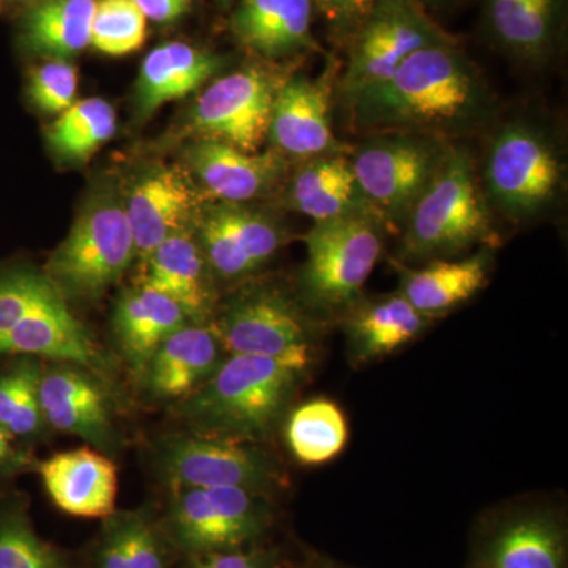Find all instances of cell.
<instances>
[{
  "label": "cell",
  "mask_w": 568,
  "mask_h": 568,
  "mask_svg": "<svg viewBox=\"0 0 568 568\" xmlns=\"http://www.w3.org/2000/svg\"><path fill=\"white\" fill-rule=\"evenodd\" d=\"M52 503L71 517L108 518L115 511L118 467L91 447L55 454L40 465Z\"/></svg>",
  "instance_id": "18"
},
{
  "label": "cell",
  "mask_w": 568,
  "mask_h": 568,
  "mask_svg": "<svg viewBox=\"0 0 568 568\" xmlns=\"http://www.w3.org/2000/svg\"><path fill=\"white\" fill-rule=\"evenodd\" d=\"M347 437L345 414L327 398L302 403L287 418V446L302 465L320 466L332 462L345 450Z\"/></svg>",
  "instance_id": "31"
},
{
  "label": "cell",
  "mask_w": 568,
  "mask_h": 568,
  "mask_svg": "<svg viewBox=\"0 0 568 568\" xmlns=\"http://www.w3.org/2000/svg\"><path fill=\"white\" fill-rule=\"evenodd\" d=\"M138 9L153 22H173L190 9V0H134Z\"/></svg>",
  "instance_id": "40"
},
{
  "label": "cell",
  "mask_w": 568,
  "mask_h": 568,
  "mask_svg": "<svg viewBox=\"0 0 568 568\" xmlns=\"http://www.w3.org/2000/svg\"><path fill=\"white\" fill-rule=\"evenodd\" d=\"M310 347L283 355H231L182 405L200 435L260 439L282 417L310 366Z\"/></svg>",
  "instance_id": "2"
},
{
  "label": "cell",
  "mask_w": 568,
  "mask_h": 568,
  "mask_svg": "<svg viewBox=\"0 0 568 568\" xmlns=\"http://www.w3.org/2000/svg\"><path fill=\"white\" fill-rule=\"evenodd\" d=\"M345 315L347 338L357 362L395 353L432 323L399 293L361 298Z\"/></svg>",
  "instance_id": "27"
},
{
  "label": "cell",
  "mask_w": 568,
  "mask_h": 568,
  "mask_svg": "<svg viewBox=\"0 0 568 568\" xmlns=\"http://www.w3.org/2000/svg\"><path fill=\"white\" fill-rule=\"evenodd\" d=\"M40 405L52 428L97 447L112 443V425L100 387L80 369L55 366L41 375Z\"/></svg>",
  "instance_id": "22"
},
{
  "label": "cell",
  "mask_w": 568,
  "mask_h": 568,
  "mask_svg": "<svg viewBox=\"0 0 568 568\" xmlns=\"http://www.w3.org/2000/svg\"><path fill=\"white\" fill-rule=\"evenodd\" d=\"M0 354L48 357L92 365L97 349L65 295L47 275L11 271L0 275Z\"/></svg>",
  "instance_id": "5"
},
{
  "label": "cell",
  "mask_w": 568,
  "mask_h": 568,
  "mask_svg": "<svg viewBox=\"0 0 568 568\" xmlns=\"http://www.w3.org/2000/svg\"><path fill=\"white\" fill-rule=\"evenodd\" d=\"M493 250L481 246L476 254L463 260H435L424 267L402 268L398 293L429 320L444 315L484 290L493 264Z\"/></svg>",
  "instance_id": "23"
},
{
  "label": "cell",
  "mask_w": 568,
  "mask_h": 568,
  "mask_svg": "<svg viewBox=\"0 0 568 568\" xmlns=\"http://www.w3.org/2000/svg\"><path fill=\"white\" fill-rule=\"evenodd\" d=\"M186 320L189 316L173 298L141 286L123 295L119 302L114 331L126 361L133 368L145 372L156 347L183 327Z\"/></svg>",
  "instance_id": "28"
},
{
  "label": "cell",
  "mask_w": 568,
  "mask_h": 568,
  "mask_svg": "<svg viewBox=\"0 0 568 568\" xmlns=\"http://www.w3.org/2000/svg\"><path fill=\"white\" fill-rule=\"evenodd\" d=\"M3 2H18V0H3Z\"/></svg>",
  "instance_id": "44"
},
{
  "label": "cell",
  "mask_w": 568,
  "mask_h": 568,
  "mask_svg": "<svg viewBox=\"0 0 568 568\" xmlns=\"http://www.w3.org/2000/svg\"><path fill=\"white\" fill-rule=\"evenodd\" d=\"M455 40L418 0H381L347 43L342 100L387 81L417 51Z\"/></svg>",
  "instance_id": "8"
},
{
  "label": "cell",
  "mask_w": 568,
  "mask_h": 568,
  "mask_svg": "<svg viewBox=\"0 0 568 568\" xmlns=\"http://www.w3.org/2000/svg\"><path fill=\"white\" fill-rule=\"evenodd\" d=\"M189 162L213 200L246 204L274 192L287 173V159L274 151L248 153L219 141L200 140Z\"/></svg>",
  "instance_id": "16"
},
{
  "label": "cell",
  "mask_w": 568,
  "mask_h": 568,
  "mask_svg": "<svg viewBox=\"0 0 568 568\" xmlns=\"http://www.w3.org/2000/svg\"><path fill=\"white\" fill-rule=\"evenodd\" d=\"M148 32V18L134 0H97L91 44L108 55H126L140 50Z\"/></svg>",
  "instance_id": "35"
},
{
  "label": "cell",
  "mask_w": 568,
  "mask_h": 568,
  "mask_svg": "<svg viewBox=\"0 0 568 568\" xmlns=\"http://www.w3.org/2000/svg\"><path fill=\"white\" fill-rule=\"evenodd\" d=\"M223 67V59L183 41L160 44L142 61L136 82L138 112L153 114L163 104L197 91Z\"/></svg>",
  "instance_id": "25"
},
{
  "label": "cell",
  "mask_w": 568,
  "mask_h": 568,
  "mask_svg": "<svg viewBox=\"0 0 568 568\" xmlns=\"http://www.w3.org/2000/svg\"><path fill=\"white\" fill-rule=\"evenodd\" d=\"M145 264L142 286L173 298L189 317L201 320L212 308V287L205 257L189 231L171 235L156 246Z\"/></svg>",
  "instance_id": "26"
},
{
  "label": "cell",
  "mask_w": 568,
  "mask_h": 568,
  "mask_svg": "<svg viewBox=\"0 0 568 568\" xmlns=\"http://www.w3.org/2000/svg\"><path fill=\"white\" fill-rule=\"evenodd\" d=\"M399 257L407 263L454 260L469 250L499 245L473 153L448 144L435 178L399 231Z\"/></svg>",
  "instance_id": "3"
},
{
  "label": "cell",
  "mask_w": 568,
  "mask_h": 568,
  "mask_svg": "<svg viewBox=\"0 0 568 568\" xmlns=\"http://www.w3.org/2000/svg\"><path fill=\"white\" fill-rule=\"evenodd\" d=\"M0 568H67L51 545L41 540L20 507L0 510Z\"/></svg>",
  "instance_id": "36"
},
{
  "label": "cell",
  "mask_w": 568,
  "mask_h": 568,
  "mask_svg": "<svg viewBox=\"0 0 568 568\" xmlns=\"http://www.w3.org/2000/svg\"><path fill=\"white\" fill-rule=\"evenodd\" d=\"M223 346L215 331L185 324L156 347L145 373L160 398L189 396L222 364Z\"/></svg>",
  "instance_id": "24"
},
{
  "label": "cell",
  "mask_w": 568,
  "mask_h": 568,
  "mask_svg": "<svg viewBox=\"0 0 568 568\" xmlns=\"http://www.w3.org/2000/svg\"><path fill=\"white\" fill-rule=\"evenodd\" d=\"M381 0H316V11L324 18L332 39L339 44L349 43Z\"/></svg>",
  "instance_id": "38"
},
{
  "label": "cell",
  "mask_w": 568,
  "mask_h": 568,
  "mask_svg": "<svg viewBox=\"0 0 568 568\" xmlns=\"http://www.w3.org/2000/svg\"><path fill=\"white\" fill-rule=\"evenodd\" d=\"M422 6L428 9H448V7L455 6V3L462 2V0H418Z\"/></svg>",
  "instance_id": "42"
},
{
  "label": "cell",
  "mask_w": 568,
  "mask_h": 568,
  "mask_svg": "<svg viewBox=\"0 0 568 568\" xmlns=\"http://www.w3.org/2000/svg\"><path fill=\"white\" fill-rule=\"evenodd\" d=\"M315 0H239L231 31L245 50L264 61L320 51L313 36Z\"/></svg>",
  "instance_id": "17"
},
{
  "label": "cell",
  "mask_w": 568,
  "mask_h": 568,
  "mask_svg": "<svg viewBox=\"0 0 568 568\" xmlns=\"http://www.w3.org/2000/svg\"><path fill=\"white\" fill-rule=\"evenodd\" d=\"M159 467L179 491L186 488H245L261 493L276 480L263 452L234 439L207 435L173 437L163 444Z\"/></svg>",
  "instance_id": "13"
},
{
  "label": "cell",
  "mask_w": 568,
  "mask_h": 568,
  "mask_svg": "<svg viewBox=\"0 0 568 568\" xmlns=\"http://www.w3.org/2000/svg\"><path fill=\"white\" fill-rule=\"evenodd\" d=\"M78 70L63 59L36 67L29 74L28 95L37 110L59 114L69 110L77 99Z\"/></svg>",
  "instance_id": "37"
},
{
  "label": "cell",
  "mask_w": 568,
  "mask_h": 568,
  "mask_svg": "<svg viewBox=\"0 0 568 568\" xmlns=\"http://www.w3.org/2000/svg\"><path fill=\"white\" fill-rule=\"evenodd\" d=\"M478 178L491 211L528 222L559 200L566 170L558 148L544 130L514 121L500 126L489 141Z\"/></svg>",
  "instance_id": "6"
},
{
  "label": "cell",
  "mask_w": 568,
  "mask_h": 568,
  "mask_svg": "<svg viewBox=\"0 0 568 568\" xmlns=\"http://www.w3.org/2000/svg\"><path fill=\"white\" fill-rule=\"evenodd\" d=\"M197 233L205 263L224 280L253 274L275 256L286 239L274 216L222 201L205 207Z\"/></svg>",
  "instance_id": "15"
},
{
  "label": "cell",
  "mask_w": 568,
  "mask_h": 568,
  "mask_svg": "<svg viewBox=\"0 0 568 568\" xmlns=\"http://www.w3.org/2000/svg\"><path fill=\"white\" fill-rule=\"evenodd\" d=\"M286 204L313 223L376 216L355 179L349 153L315 156L298 164L287 183Z\"/></svg>",
  "instance_id": "20"
},
{
  "label": "cell",
  "mask_w": 568,
  "mask_h": 568,
  "mask_svg": "<svg viewBox=\"0 0 568 568\" xmlns=\"http://www.w3.org/2000/svg\"><path fill=\"white\" fill-rule=\"evenodd\" d=\"M17 458L13 447H11V435L9 429L0 424V473L10 467L11 463Z\"/></svg>",
  "instance_id": "41"
},
{
  "label": "cell",
  "mask_w": 568,
  "mask_h": 568,
  "mask_svg": "<svg viewBox=\"0 0 568 568\" xmlns=\"http://www.w3.org/2000/svg\"><path fill=\"white\" fill-rule=\"evenodd\" d=\"M186 568H278V555L272 549L241 548L193 556Z\"/></svg>",
  "instance_id": "39"
},
{
  "label": "cell",
  "mask_w": 568,
  "mask_h": 568,
  "mask_svg": "<svg viewBox=\"0 0 568 568\" xmlns=\"http://www.w3.org/2000/svg\"><path fill=\"white\" fill-rule=\"evenodd\" d=\"M315 3H316V0H315Z\"/></svg>",
  "instance_id": "45"
},
{
  "label": "cell",
  "mask_w": 568,
  "mask_h": 568,
  "mask_svg": "<svg viewBox=\"0 0 568 568\" xmlns=\"http://www.w3.org/2000/svg\"><path fill=\"white\" fill-rule=\"evenodd\" d=\"M387 227L373 215L313 223L304 235L302 305L320 316L346 313L362 298L383 253Z\"/></svg>",
  "instance_id": "4"
},
{
  "label": "cell",
  "mask_w": 568,
  "mask_h": 568,
  "mask_svg": "<svg viewBox=\"0 0 568 568\" xmlns=\"http://www.w3.org/2000/svg\"><path fill=\"white\" fill-rule=\"evenodd\" d=\"M114 108L103 99H85L71 104L48 130V141L67 159L82 160L114 136Z\"/></svg>",
  "instance_id": "32"
},
{
  "label": "cell",
  "mask_w": 568,
  "mask_h": 568,
  "mask_svg": "<svg viewBox=\"0 0 568 568\" xmlns=\"http://www.w3.org/2000/svg\"><path fill=\"white\" fill-rule=\"evenodd\" d=\"M267 504L245 488H186L175 491L168 530L192 556L252 545L268 526Z\"/></svg>",
  "instance_id": "11"
},
{
  "label": "cell",
  "mask_w": 568,
  "mask_h": 568,
  "mask_svg": "<svg viewBox=\"0 0 568 568\" xmlns=\"http://www.w3.org/2000/svg\"><path fill=\"white\" fill-rule=\"evenodd\" d=\"M196 197L189 179L175 168L145 175L130 194L125 213L140 261L171 235L185 230Z\"/></svg>",
  "instance_id": "21"
},
{
  "label": "cell",
  "mask_w": 568,
  "mask_h": 568,
  "mask_svg": "<svg viewBox=\"0 0 568 568\" xmlns=\"http://www.w3.org/2000/svg\"><path fill=\"white\" fill-rule=\"evenodd\" d=\"M566 538L549 517L519 518L497 534L488 552V568H564Z\"/></svg>",
  "instance_id": "30"
},
{
  "label": "cell",
  "mask_w": 568,
  "mask_h": 568,
  "mask_svg": "<svg viewBox=\"0 0 568 568\" xmlns=\"http://www.w3.org/2000/svg\"><path fill=\"white\" fill-rule=\"evenodd\" d=\"M216 2L222 3V6H227V3L233 2V0H216Z\"/></svg>",
  "instance_id": "43"
},
{
  "label": "cell",
  "mask_w": 568,
  "mask_h": 568,
  "mask_svg": "<svg viewBox=\"0 0 568 568\" xmlns=\"http://www.w3.org/2000/svg\"><path fill=\"white\" fill-rule=\"evenodd\" d=\"M343 102L361 132L417 133L447 142L480 132L497 112L487 78L458 40L417 51L387 81Z\"/></svg>",
  "instance_id": "1"
},
{
  "label": "cell",
  "mask_w": 568,
  "mask_h": 568,
  "mask_svg": "<svg viewBox=\"0 0 568 568\" xmlns=\"http://www.w3.org/2000/svg\"><path fill=\"white\" fill-rule=\"evenodd\" d=\"M95 6L97 0H40L26 14L22 39L37 54L65 61L91 47Z\"/></svg>",
  "instance_id": "29"
},
{
  "label": "cell",
  "mask_w": 568,
  "mask_h": 568,
  "mask_svg": "<svg viewBox=\"0 0 568 568\" xmlns=\"http://www.w3.org/2000/svg\"><path fill=\"white\" fill-rule=\"evenodd\" d=\"M286 78L263 63H250L224 74L201 93L190 129L201 140L260 152L267 141L276 93Z\"/></svg>",
  "instance_id": "10"
},
{
  "label": "cell",
  "mask_w": 568,
  "mask_h": 568,
  "mask_svg": "<svg viewBox=\"0 0 568 568\" xmlns=\"http://www.w3.org/2000/svg\"><path fill=\"white\" fill-rule=\"evenodd\" d=\"M41 375L39 362L33 358H24L0 375V424L11 436L36 435L43 425L39 392Z\"/></svg>",
  "instance_id": "34"
},
{
  "label": "cell",
  "mask_w": 568,
  "mask_h": 568,
  "mask_svg": "<svg viewBox=\"0 0 568 568\" xmlns=\"http://www.w3.org/2000/svg\"><path fill=\"white\" fill-rule=\"evenodd\" d=\"M336 69L317 78L287 77L276 93L267 141L286 159L349 153L353 145L336 140L332 129V100Z\"/></svg>",
  "instance_id": "14"
},
{
  "label": "cell",
  "mask_w": 568,
  "mask_h": 568,
  "mask_svg": "<svg viewBox=\"0 0 568 568\" xmlns=\"http://www.w3.org/2000/svg\"><path fill=\"white\" fill-rule=\"evenodd\" d=\"M450 142L405 132H376L349 152L366 203L387 231L399 233L435 178Z\"/></svg>",
  "instance_id": "7"
},
{
  "label": "cell",
  "mask_w": 568,
  "mask_h": 568,
  "mask_svg": "<svg viewBox=\"0 0 568 568\" xmlns=\"http://www.w3.org/2000/svg\"><path fill=\"white\" fill-rule=\"evenodd\" d=\"M305 310L276 287H248L227 302L213 331L224 353L275 357L312 347L313 324Z\"/></svg>",
  "instance_id": "12"
},
{
  "label": "cell",
  "mask_w": 568,
  "mask_h": 568,
  "mask_svg": "<svg viewBox=\"0 0 568 568\" xmlns=\"http://www.w3.org/2000/svg\"><path fill=\"white\" fill-rule=\"evenodd\" d=\"M134 256L125 207L100 201L82 213L52 253L47 276L63 295L99 297L121 278Z\"/></svg>",
  "instance_id": "9"
},
{
  "label": "cell",
  "mask_w": 568,
  "mask_h": 568,
  "mask_svg": "<svg viewBox=\"0 0 568 568\" xmlns=\"http://www.w3.org/2000/svg\"><path fill=\"white\" fill-rule=\"evenodd\" d=\"M485 24L500 50L528 65H545L562 41L566 0H484Z\"/></svg>",
  "instance_id": "19"
},
{
  "label": "cell",
  "mask_w": 568,
  "mask_h": 568,
  "mask_svg": "<svg viewBox=\"0 0 568 568\" xmlns=\"http://www.w3.org/2000/svg\"><path fill=\"white\" fill-rule=\"evenodd\" d=\"M99 551V568H164L159 534L142 514L108 517Z\"/></svg>",
  "instance_id": "33"
}]
</instances>
